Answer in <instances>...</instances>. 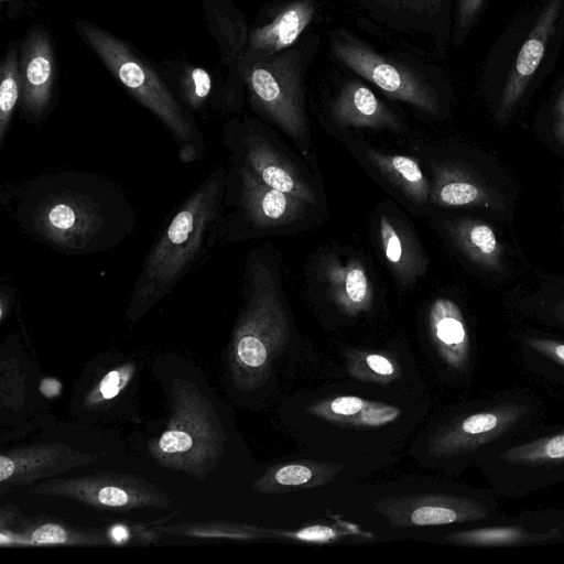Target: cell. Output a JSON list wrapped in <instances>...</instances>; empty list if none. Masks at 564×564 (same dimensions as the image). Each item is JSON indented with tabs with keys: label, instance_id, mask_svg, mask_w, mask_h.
Wrapping results in <instances>:
<instances>
[{
	"label": "cell",
	"instance_id": "cell-1",
	"mask_svg": "<svg viewBox=\"0 0 564 564\" xmlns=\"http://www.w3.org/2000/svg\"><path fill=\"white\" fill-rule=\"evenodd\" d=\"M19 226L34 239L68 254L109 249L129 236L134 213L111 182L84 172L41 175L14 196Z\"/></svg>",
	"mask_w": 564,
	"mask_h": 564
},
{
	"label": "cell",
	"instance_id": "cell-2",
	"mask_svg": "<svg viewBox=\"0 0 564 564\" xmlns=\"http://www.w3.org/2000/svg\"><path fill=\"white\" fill-rule=\"evenodd\" d=\"M564 41V0H530L489 51L481 70L495 90V118L506 122L555 67Z\"/></svg>",
	"mask_w": 564,
	"mask_h": 564
},
{
	"label": "cell",
	"instance_id": "cell-3",
	"mask_svg": "<svg viewBox=\"0 0 564 564\" xmlns=\"http://www.w3.org/2000/svg\"><path fill=\"white\" fill-rule=\"evenodd\" d=\"M546 405L531 389L489 391L453 410L430 438V454L452 473L543 422Z\"/></svg>",
	"mask_w": 564,
	"mask_h": 564
},
{
	"label": "cell",
	"instance_id": "cell-4",
	"mask_svg": "<svg viewBox=\"0 0 564 564\" xmlns=\"http://www.w3.org/2000/svg\"><path fill=\"white\" fill-rule=\"evenodd\" d=\"M224 178L214 171L184 200L150 250L134 284L127 319L137 322L160 302L203 253L220 210Z\"/></svg>",
	"mask_w": 564,
	"mask_h": 564
},
{
	"label": "cell",
	"instance_id": "cell-5",
	"mask_svg": "<svg viewBox=\"0 0 564 564\" xmlns=\"http://www.w3.org/2000/svg\"><path fill=\"white\" fill-rule=\"evenodd\" d=\"M251 272L252 293L234 329L228 356L232 382L246 391L267 382L272 360L290 339L288 316L270 272L259 262Z\"/></svg>",
	"mask_w": 564,
	"mask_h": 564
},
{
	"label": "cell",
	"instance_id": "cell-6",
	"mask_svg": "<svg viewBox=\"0 0 564 564\" xmlns=\"http://www.w3.org/2000/svg\"><path fill=\"white\" fill-rule=\"evenodd\" d=\"M166 429L149 442L162 467L204 479L224 452L225 434L210 401L191 381L175 379Z\"/></svg>",
	"mask_w": 564,
	"mask_h": 564
},
{
	"label": "cell",
	"instance_id": "cell-7",
	"mask_svg": "<svg viewBox=\"0 0 564 564\" xmlns=\"http://www.w3.org/2000/svg\"><path fill=\"white\" fill-rule=\"evenodd\" d=\"M316 44L310 35L278 53H246L238 66L256 110L296 140L307 134L304 75Z\"/></svg>",
	"mask_w": 564,
	"mask_h": 564
},
{
	"label": "cell",
	"instance_id": "cell-8",
	"mask_svg": "<svg viewBox=\"0 0 564 564\" xmlns=\"http://www.w3.org/2000/svg\"><path fill=\"white\" fill-rule=\"evenodd\" d=\"M76 30L112 76L169 128L181 147L182 161L195 160L197 130L151 65L127 42L99 25L78 20Z\"/></svg>",
	"mask_w": 564,
	"mask_h": 564
},
{
	"label": "cell",
	"instance_id": "cell-9",
	"mask_svg": "<svg viewBox=\"0 0 564 564\" xmlns=\"http://www.w3.org/2000/svg\"><path fill=\"white\" fill-rule=\"evenodd\" d=\"M499 497L523 498L564 481V423L543 422L475 464Z\"/></svg>",
	"mask_w": 564,
	"mask_h": 564
},
{
	"label": "cell",
	"instance_id": "cell-10",
	"mask_svg": "<svg viewBox=\"0 0 564 564\" xmlns=\"http://www.w3.org/2000/svg\"><path fill=\"white\" fill-rule=\"evenodd\" d=\"M329 45L337 61L375 84L388 97L427 113L440 111V91L432 77L436 70L377 52L345 30L333 31Z\"/></svg>",
	"mask_w": 564,
	"mask_h": 564
},
{
	"label": "cell",
	"instance_id": "cell-11",
	"mask_svg": "<svg viewBox=\"0 0 564 564\" xmlns=\"http://www.w3.org/2000/svg\"><path fill=\"white\" fill-rule=\"evenodd\" d=\"M498 497L491 488L455 486L452 490L391 500L380 510L400 528L496 523L510 518Z\"/></svg>",
	"mask_w": 564,
	"mask_h": 564
},
{
	"label": "cell",
	"instance_id": "cell-12",
	"mask_svg": "<svg viewBox=\"0 0 564 564\" xmlns=\"http://www.w3.org/2000/svg\"><path fill=\"white\" fill-rule=\"evenodd\" d=\"M36 496L63 497L115 512L142 508H166L172 501L165 492L144 478L100 471L83 477L48 479L34 486Z\"/></svg>",
	"mask_w": 564,
	"mask_h": 564
},
{
	"label": "cell",
	"instance_id": "cell-13",
	"mask_svg": "<svg viewBox=\"0 0 564 564\" xmlns=\"http://www.w3.org/2000/svg\"><path fill=\"white\" fill-rule=\"evenodd\" d=\"M448 543L473 547L542 546L564 543V510L535 509L496 523L465 525L445 535Z\"/></svg>",
	"mask_w": 564,
	"mask_h": 564
},
{
	"label": "cell",
	"instance_id": "cell-14",
	"mask_svg": "<svg viewBox=\"0 0 564 564\" xmlns=\"http://www.w3.org/2000/svg\"><path fill=\"white\" fill-rule=\"evenodd\" d=\"M376 22L394 31L424 36L444 52L449 44L453 0H356ZM455 2V0H454Z\"/></svg>",
	"mask_w": 564,
	"mask_h": 564
},
{
	"label": "cell",
	"instance_id": "cell-15",
	"mask_svg": "<svg viewBox=\"0 0 564 564\" xmlns=\"http://www.w3.org/2000/svg\"><path fill=\"white\" fill-rule=\"evenodd\" d=\"M429 329L445 372L457 383H469L476 371V346L460 307L449 299H436L429 311Z\"/></svg>",
	"mask_w": 564,
	"mask_h": 564
},
{
	"label": "cell",
	"instance_id": "cell-16",
	"mask_svg": "<svg viewBox=\"0 0 564 564\" xmlns=\"http://www.w3.org/2000/svg\"><path fill=\"white\" fill-rule=\"evenodd\" d=\"M97 459V455L63 443H44L2 452L0 455V492L31 485Z\"/></svg>",
	"mask_w": 564,
	"mask_h": 564
},
{
	"label": "cell",
	"instance_id": "cell-17",
	"mask_svg": "<svg viewBox=\"0 0 564 564\" xmlns=\"http://www.w3.org/2000/svg\"><path fill=\"white\" fill-rule=\"evenodd\" d=\"M510 347L513 364L528 380L564 399V336L525 327L512 332Z\"/></svg>",
	"mask_w": 564,
	"mask_h": 564
},
{
	"label": "cell",
	"instance_id": "cell-18",
	"mask_svg": "<svg viewBox=\"0 0 564 564\" xmlns=\"http://www.w3.org/2000/svg\"><path fill=\"white\" fill-rule=\"evenodd\" d=\"M55 54L48 33L37 26L24 37L20 48L21 111L40 119L51 106L55 88Z\"/></svg>",
	"mask_w": 564,
	"mask_h": 564
},
{
	"label": "cell",
	"instance_id": "cell-19",
	"mask_svg": "<svg viewBox=\"0 0 564 564\" xmlns=\"http://www.w3.org/2000/svg\"><path fill=\"white\" fill-rule=\"evenodd\" d=\"M239 175L240 203L252 225L275 227L302 216L306 204L303 200L267 185L247 164L239 170Z\"/></svg>",
	"mask_w": 564,
	"mask_h": 564
},
{
	"label": "cell",
	"instance_id": "cell-20",
	"mask_svg": "<svg viewBox=\"0 0 564 564\" xmlns=\"http://www.w3.org/2000/svg\"><path fill=\"white\" fill-rule=\"evenodd\" d=\"M316 12L315 0L283 2L267 23L250 31L246 53L265 55L292 47L312 23Z\"/></svg>",
	"mask_w": 564,
	"mask_h": 564
},
{
	"label": "cell",
	"instance_id": "cell-21",
	"mask_svg": "<svg viewBox=\"0 0 564 564\" xmlns=\"http://www.w3.org/2000/svg\"><path fill=\"white\" fill-rule=\"evenodd\" d=\"M333 120L341 127L398 130L400 120L362 82L346 80L330 102Z\"/></svg>",
	"mask_w": 564,
	"mask_h": 564
},
{
	"label": "cell",
	"instance_id": "cell-22",
	"mask_svg": "<svg viewBox=\"0 0 564 564\" xmlns=\"http://www.w3.org/2000/svg\"><path fill=\"white\" fill-rule=\"evenodd\" d=\"M2 546L31 545H110L108 529H87L66 523L37 520L22 521L17 529H0Z\"/></svg>",
	"mask_w": 564,
	"mask_h": 564
},
{
	"label": "cell",
	"instance_id": "cell-23",
	"mask_svg": "<svg viewBox=\"0 0 564 564\" xmlns=\"http://www.w3.org/2000/svg\"><path fill=\"white\" fill-rule=\"evenodd\" d=\"M246 161L267 185L306 204L316 203L313 189L301 174L263 139L257 135H249L246 139Z\"/></svg>",
	"mask_w": 564,
	"mask_h": 564
},
{
	"label": "cell",
	"instance_id": "cell-24",
	"mask_svg": "<svg viewBox=\"0 0 564 564\" xmlns=\"http://www.w3.org/2000/svg\"><path fill=\"white\" fill-rule=\"evenodd\" d=\"M431 198L440 206H481L502 209L503 202L471 172L457 165H440L434 171Z\"/></svg>",
	"mask_w": 564,
	"mask_h": 564
},
{
	"label": "cell",
	"instance_id": "cell-25",
	"mask_svg": "<svg viewBox=\"0 0 564 564\" xmlns=\"http://www.w3.org/2000/svg\"><path fill=\"white\" fill-rule=\"evenodd\" d=\"M448 232L458 249L484 270L502 272L505 249L492 227L485 221L460 218L448 224Z\"/></svg>",
	"mask_w": 564,
	"mask_h": 564
},
{
	"label": "cell",
	"instance_id": "cell-26",
	"mask_svg": "<svg viewBox=\"0 0 564 564\" xmlns=\"http://www.w3.org/2000/svg\"><path fill=\"white\" fill-rule=\"evenodd\" d=\"M310 410L314 415L327 421L360 427L382 426L394 421L400 414V410L394 406L352 395L325 400L312 405Z\"/></svg>",
	"mask_w": 564,
	"mask_h": 564
},
{
	"label": "cell",
	"instance_id": "cell-27",
	"mask_svg": "<svg viewBox=\"0 0 564 564\" xmlns=\"http://www.w3.org/2000/svg\"><path fill=\"white\" fill-rule=\"evenodd\" d=\"M326 281L333 301L347 314L368 311L372 289L364 267L358 261L345 265L333 263L326 271Z\"/></svg>",
	"mask_w": 564,
	"mask_h": 564
},
{
	"label": "cell",
	"instance_id": "cell-28",
	"mask_svg": "<svg viewBox=\"0 0 564 564\" xmlns=\"http://www.w3.org/2000/svg\"><path fill=\"white\" fill-rule=\"evenodd\" d=\"M338 467L314 462H292L270 467L256 482L259 492H282L321 486L330 480Z\"/></svg>",
	"mask_w": 564,
	"mask_h": 564
},
{
	"label": "cell",
	"instance_id": "cell-29",
	"mask_svg": "<svg viewBox=\"0 0 564 564\" xmlns=\"http://www.w3.org/2000/svg\"><path fill=\"white\" fill-rule=\"evenodd\" d=\"M379 236L386 259L401 281L409 283L422 274L425 260L409 232L387 216H381Z\"/></svg>",
	"mask_w": 564,
	"mask_h": 564
},
{
	"label": "cell",
	"instance_id": "cell-30",
	"mask_svg": "<svg viewBox=\"0 0 564 564\" xmlns=\"http://www.w3.org/2000/svg\"><path fill=\"white\" fill-rule=\"evenodd\" d=\"M366 154L380 173L413 203L424 204L429 199L431 188L416 161L373 149H368Z\"/></svg>",
	"mask_w": 564,
	"mask_h": 564
},
{
	"label": "cell",
	"instance_id": "cell-31",
	"mask_svg": "<svg viewBox=\"0 0 564 564\" xmlns=\"http://www.w3.org/2000/svg\"><path fill=\"white\" fill-rule=\"evenodd\" d=\"M206 17L214 36L223 52L225 63L235 65L237 70L249 42L242 17H238L235 8L230 10L219 7L216 0H204Z\"/></svg>",
	"mask_w": 564,
	"mask_h": 564
},
{
	"label": "cell",
	"instance_id": "cell-32",
	"mask_svg": "<svg viewBox=\"0 0 564 564\" xmlns=\"http://www.w3.org/2000/svg\"><path fill=\"white\" fill-rule=\"evenodd\" d=\"M0 147L10 127L14 109L20 102V59L15 46L11 45L0 67Z\"/></svg>",
	"mask_w": 564,
	"mask_h": 564
},
{
	"label": "cell",
	"instance_id": "cell-33",
	"mask_svg": "<svg viewBox=\"0 0 564 564\" xmlns=\"http://www.w3.org/2000/svg\"><path fill=\"white\" fill-rule=\"evenodd\" d=\"M158 529L162 534L197 539L247 540L258 535L254 528L224 521L178 523Z\"/></svg>",
	"mask_w": 564,
	"mask_h": 564
},
{
	"label": "cell",
	"instance_id": "cell-34",
	"mask_svg": "<svg viewBox=\"0 0 564 564\" xmlns=\"http://www.w3.org/2000/svg\"><path fill=\"white\" fill-rule=\"evenodd\" d=\"M134 372L135 367L131 361L110 369L93 384L84 398V405L88 409L106 406L123 392Z\"/></svg>",
	"mask_w": 564,
	"mask_h": 564
},
{
	"label": "cell",
	"instance_id": "cell-35",
	"mask_svg": "<svg viewBox=\"0 0 564 564\" xmlns=\"http://www.w3.org/2000/svg\"><path fill=\"white\" fill-rule=\"evenodd\" d=\"M348 369L358 379L380 383L399 377L394 362L380 354L357 352L349 359Z\"/></svg>",
	"mask_w": 564,
	"mask_h": 564
},
{
	"label": "cell",
	"instance_id": "cell-36",
	"mask_svg": "<svg viewBox=\"0 0 564 564\" xmlns=\"http://www.w3.org/2000/svg\"><path fill=\"white\" fill-rule=\"evenodd\" d=\"M180 94L184 102L198 110L209 97L213 78L208 70L198 66H186L178 80Z\"/></svg>",
	"mask_w": 564,
	"mask_h": 564
},
{
	"label": "cell",
	"instance_id": "cell-37",
	"mask_svg": "<svg viewBox=\"0 0 564 564\" xmlns=\"http://www.w3.org/2000/svg\"><path fill=\"white\" fill-rule=\"evenodd\" d=\"M489 0H455L449 44L458 48L484 13Z\"/></svg>",
	"mask_w": 564,
	"mask_h": 564
},
{
	"label": "cell",
	"instance_id": "cell-38",
	"mask_svg": "<svg viewBox=\"0 0 564 564\" xmlns=\"http://www.w3.org/2000/svg\"><path fill=\"white\" fill-rule=\"evenodd\" d=\"M551 115L553 135L555 140L564 147V74L555 88Z\"/></svg>",
	"mask_w": 564,
	"mask_h": 564
},
{
	"label": "cell",
	"instance_id": "cell-39",
	"mask_svg": "<svg viewBox=\"0 0 564 564\" xmlns=\"http://www.w3.org/2000/svg\"><path fill=\"white\" fill-rule=\"evenodd\" d=\"M285 535L307 542L325 543L337 539L338 534L334 529L329 527L313 525L301 529L296 532H286Z\"/></svg>",
	"mask_w": 564,
	"mask_h": 564
},
{
	"label": "cell",
	"instance_id": "cell-40",
	"mask_svg": "<svg viewBox=\"0 0 564 564\" xmlns=\"http://www.w3.org/2000/svg\"><path fill=\"white\" fill-rule=\"evenodd\" d=\"M543 316L551 325L564 330V300L551 303Z\"/></svg>",
	"mask_w": 564,
	"mask_h": 564
},
{
	"label": "cell",
	"instance_id": "cell-41",
	"mask_svg": "<svg viewBox=\"0 0 564 564\" xmlns=\"http://www.w3.org/2000/svg\"><path fill=\"white\" fill-rule=\"evenodd\" d=\"M40 389L47 398L57 397L61 392V383L54 378H46L42 380Z\"/></svg>",
	"mask_w": 564,
	"mask_h": 564
},
{
	"label": "cell",
	"instance_id": "cell-42",
	"mask_svg": "<svg viewBox=\"0 0 564 564\" xmlns=\"http://www.w3.org/2000/svg\"><path fill=\"white\" fill-rule=\"evenodd\" d=\"M9 297L2 292L1 293V300H0V321L3 322L6 318V315L9 313Z\"/></svg>",
	"mask_w": 564,
	"mask_h": 564
},
{
	"label": "cell",
	"instance_id": "cell-43",
	"mask_svg": "<svg viewBox=\"0 0 564 564\" xmlns=\"http://www.w3.org/2000/svg\"><path fill=\"white\" fill-rule=\"evenodd\" d=\"M14 0H1V2H12Z\"/></svg>",
	"mask_w": 564,
	"mask_h": 564
}]
</instances>
